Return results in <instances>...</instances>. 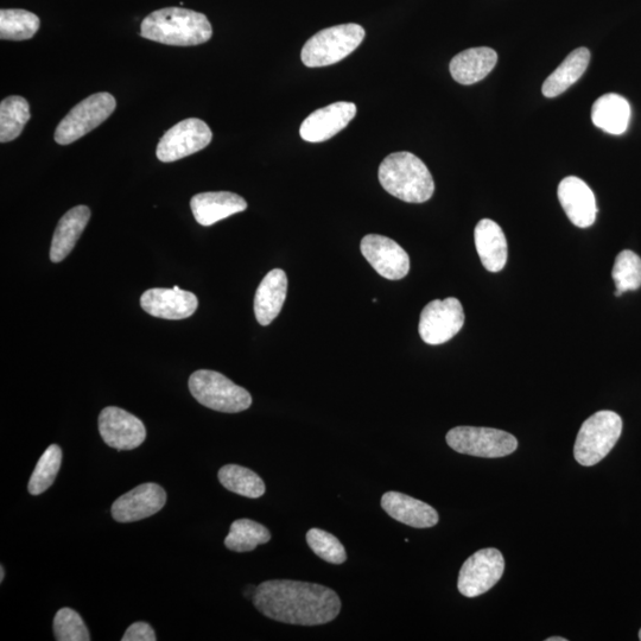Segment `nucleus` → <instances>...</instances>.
Instances as JSON below:
<instances>
[{
  "mask_svg": "<svg viewBox=\"0 0 641 641\" xmlns=\"http://www.w3.org/2000/svg\"><path fill=\"white\" fill-rule=\"evenodd\" d=\"M253 604L266 618L301 626L325 625L338 618L341 600L333 589L315 583L271 580L253 595Z\"/></svg>",
  "mask_w": 641,
  "mask_h": 641,
  "instance_id": "obj_1",
  "label": "nucleus"
},
{
  "mask_svg": "<svg viewBox=\"0 0 641 641\" xmlns=\"http://www.w3.org/2000/svg\"><path fill=\"white\" fill-rule=\"evenodd\" d=\"M208 18L193 10L167 8L152 12L141 25V36L167 46L192 47L211 40Z\"/></svg>",
  "mask_w": 641,
  "mask_h": 641,
  "instance_id": "obj_2",
  "label": "nucleus"
},
{
  "mask_svg": "<svg viewBox=\"0 0 641 641\" xmlns=\"http://www.w3.org/2000/svg\"><path fill=\"white\" fill-rule=\"evenodd\" d=\"M379 182L387 193L409 203H423L435 192V182L427 165L411 152H395L385 158L378 171Z\"/></svg>",
  "mask_w": 641,
  "mask_h": 641,
  "instance_id": "obj_3",
  "label": "nucleus"
},
{
  "mask_svg": "<svg viewBox=\"0 0 641 641\" xmlns=\"http://www.w3.org/2000/svg\"><path fill=\"white\" fill-rule=\"evenodd\" d=\"M623 433V420L613 411H599L582 424L574 455L581 466L592 467L611 453Z\"/></svg>",
  "mask_w": 641,
  "mask_h": 641,
  "instance_id": "obj_4",
  "label": "nucleus"
},
{
  "mask_svg": "<svg viewBox=\"0 0 641 641\" xmlns=\"http://www.w3.org/2000/svg\"><path fill=\"white\" fill-rule=\"evenodd\" d=\"M365 29L349 23L319 31L304 44L301 59L310 68L334 65L346 59L365 38Z\"/></svg>",
  "mask_w": 641,
  "mask_h": 641,
  "instance_id": "obj_5",
  "label": "nucleus"
},
{
  "mask_svg": "<svg viewBox=\"0 0 641 641\" xmlns=\"http://www.w3.org/2000/svg\"><path fill=\"white\" fill-rule=\"evenodd\" d=\"M189 390L203 406L226 414H238L252 405L250 392L219 372L200 370L189 378Z\"/></svg>",
  "mask_w": 641,
  "mask_h": 641,
  "instance_id": "obj_6",
  "label": "nucleus"
},
{
  "mask_svg": "<svg viewBox=\"0 0 641 641\" xmlns=\"http://www.w3.org/2000/svg\"><path fill=\"white\" fill-rule=\"evenodd\" d=\"M446 440L455 452L477 458H505L518 448L516 437L493 428L456 427L449 431Z\"/></svg>",
  "mask_w": 641,
  "mask_h": 641,
  "instance_id": "obj_7",
  "label": "nucleus"
},
{
  "mask_svg": "<svg viewBox=\"0 0 641 641\" xmlns=\"http://www.w3.org/2000/svg\"><path fill=\"white\" fill-rule=\"evenodd\" d=\"M116 106V99L107 92L95 93L82 100L57 126L54 136L55 142L60 145H68L78 141L103 124L116 110Z\"/></svg>",
  "mask_w": 641,
  "mask_h": 641,
  "instance_id": "obj_8",
  "label": "nucleus"
},
{
  "mask_svg": "<svg viewBox=\"0 0 641 641\" xmlns=\"http://www.w3.org/2000/svg\"><path fill=\"white\" fill-rule=\"evenodd\" d=\"M504 570L505 560L499 550H479L463 563L458 581L459 592L466 598H478L497 585Z\"/></svg>",
  "mask_w": 641,
  "mask_h": 641,
  "instance_id": "obj_9",
  "label": "nucleus"
},
{
  "mask_svg": "<svg viewBox=\"0 0 641 641\" xmlns=\"http://www.w3.org/2000/svg\"><path fill=\"white\" fill-rule=\"evenodd\" d=\"M212 138V130L203 120L184 119L165 132L157 145L156 155L164 163L179 161L208 147Z\"/></svg>",
  "mask_w": 641,
  "mask_h": 641,
  "instance_id": "obj_10",
  "label": "nucleus"
},
{
  "mask_svg": "<svg viewBox=\"0 0 641 641\" xmlns=\"http://www.w3.org/2000/svg\"><path fill=\"white\" fill-rule=\"evenodd\" d=\"M465 319V312L458 298L435 300L423 309L418 330L425 344L442 345L460 332Z\"/></svg>",
  "mask_w": 641,
  "mask_h": 641,
  "instance_id": "obj_11",
  "label": "nucleus"
},
{
  "mask_svg": "<svg viewBox=\"0 0 641 641\" xmlns=\"http://www.w3.org/2000/svg\"><path fill=\"white\" fill-rule=\"evenodd\" d=\"M360 250L377 274L390 281H399L409 274V255L395 240L368 234L361 240Z\"/></svg>",
  "mask_w": 641,
  "mask_h": 641,
  "instance_id": "obj_12",
  "label": "nucleus"
},
{
  "mask_svg": "<svg viewBox=\"0 0 641 641\" xmlns=\"http://www.w3.org/2000/svg\"><path fill=\"white\" fill-rule=\"evenodd\" d=\"M99 433L107 446L118 450L136 449L147 439L144 423L116 406L100 412Z\"/></svg>",
  "mask_w": 641,
  "mask_h": 641,
  "instance_id": "obj_13",
  "label": "nucleus"
},
{
  "mask_svg": "<svg viewBox=\"0 0 641 641\" xmlns=\"http://www.w3.org/2000/svg\"><path fill=\"white\" fill-rule=\"evenodd\" d=\"M167 504V493L160 485L143 484L114 501L111 513L119 523H133L154 516Z\"/></svg>",
  "mask_w": 641,
  "mask_h": 641,
  "instance_id": "obj_14",
  "label": "nucleus"
},
{
  "mask_svg": "<svg viewBox=\"0 0 641 641\" xmlns=\"http://www.w3.org/2000/svg\"><path fill=\"white\" fill-rule=\"evenodd\" d=\"M357 111V105L347 101L323 107L304 120L300 135L309 143L326 142L344 130L352 122Z\"/></svg>",
  "mask_w": 641,
  "mask_h": 641,
  "instance_id": "obj_15",
  "label": "nucleus"
},
{
  "mask_svg": "<svg viewBox=\"0 0 641 641\" xmlns=\"http://www.w3.org/2000/svg\"><path fill=\"white\" fill-rule=\"evenodd\" d=\"M144 312L164 320H184L194 315L199 301L190 291L180 287L173 289H150L141 297Z\"/></svg>",
  "mask_w": 641,
  "mask_h": 641,
  "instance_id": "obj_16",
  "label": "nucleus"
},
{
  "mask_svg": "<svg viewBox=\"0 0 641 641\" xmlns=\"http://www.w3.org/2000/svg\"><path fill=\"white\" fill-rule=\"evenodd\" d=\"M557 194L564 212L575 226L587 228L594 224L598 206L593 190L585 181L568 176L561 181Z\"/></svg>",
  "mask_w": 641,
  "mask_h": 641,
  "instance_id": "obj_17",
  "label": "nucleus"
},
{
  "mask_svg": "<svg viewBox=\"0 0 641 641\" xmlns=\"http://www.w3.org/2000/svg\"><path fill=\"white\" fill-rule=\"evenodd\" d=\"M382 507L397 522L416 529L433 528L440 519L434 507L399 492L385 493Z\"/></svg>",
  "mask_w": 641,
  "mask_h": 641,
  "instance_id": "obj_18",
  "label": "nucleus"
},
{
  "mask_svg": "<svg viewBox=\"0 0 641 641\" xmlns=\"http://www.w3.org/2000/svg\"><path fill=\"white\" fill-rule=\"evenodd\" d=\"M190 207L202 226H212L232 215L246 211L247 202L230 192L201 193L193 196Z\"/></svg>",
  "mask_w": 641,
  "mask_h": 641,
  "instance_id": "obj_19",
  "label": "nucleus"
},
{
  "mask_svg": "<svg viewBox=\"0 0 641 641\" xmlns=\"http://www.w3.org/2000/svg\"><path fill=\"white\" fill-rule=\"evenodd\" d=\"M288 293V277L281 269L269 272L259 284L255 296L256 319L262 326H269L281 313Z\"/></svg>",
  "mask_w": 641,
  "mask_h": 641,
  "instance_id": "obj_20",
  "label": "nucleus"
},
{
  "mask_svg": "<svg viewBox=\"0 0 641 641\" xmlns=\"http://www.w3.org/2000/svg\"><path fill=\"white\" fill-rule=\"evenodd\" d=\"M475 247L482 265L490 272H499L507 262V241L497 222L484 219L479 221L474 231Z\"/></svg>",
  "mask_w": 641,
  "mask_h": 641,
  "instance_id": "obj_21",
  "label": "nucleus"
},
{
  "mask_svg": "<svg viewBox=\"0 0 641 641\" xmlns=\"http://www.w3.org/2000/svg\"><path fill=\"white\" fill-rule=\"evenodd\" d=\"M497 62L498 55L491 48L467 49L450 62V74L461 85L477 84L493 71Z\"/></svg>",
  "mask_w": 641,
  "mask_h": 641,
  "instance_id": "obj_22",
  "label": "nucleus"
},
{
  "mask_svg": "<svg viewBox=\"0 0 641 641\" xmlns=\"http://www.w3.org/2000/svg\"><path fill=\"white\" fill-rule=\"evenodd\" d=\"M90 219L91 209L87 206H76L63 215L50 247V260L53 263L62 262L73 251Z\"/></svg>",
  "mask_w": 641,
  "mask_h": 641,
  "instance_id": "obj_23",
  "label": "nucleus"
},
{
  "mask_svg": "<svg viewBox=\"0 0 641 641\" xmlns=\"http://www.w3.org/2000/svg\"><path fill=\"white\" fill-rule=\"evenodd\" d=\"M592 120L596 128L620 136L627 131L631 120V106L619 94L608 93L595 101Z\"/></svg>",
  "mask_w": 641,
  "mask_h": 641,
  "instance_id": "obj_24",
  "label": "nucleus"
},
{
  "mask_svg": "<svg viewBox=\"0 0 641 641\" xmlns=\"http://www.w3.org/2000/svg\"><path fill=\"white\" fill-rule=\"evenodd\" d=\"M590 52L587 48L575 49L562 65L545 80L542 91L544 97L556 98L569 90L575 82L581 79L589 66Z\"/></svg>",
  "mask_w": 641,
  "mask_h": 641,
  "instance_id": "obj_25",
  "label": "nucleus"
},
{
  "mask_svg": "<svg viewBox=\"0 0 641 641\" xmlns=\"http://www.w3.org/2000/svg\"><path fill=\"white\" fill-rule=\"evenodd\" d=\"M220 484L226 490L243 495V497L257 499L263 497L265 484L259 475L249 468L238 465H226L218 474Z\"/></svg>",
  "mask_w": 641,
  "mask_h": 641,
  "instance_id": "obj_26",
  "label": "nucleus"
},
{
  "mask_svg": "<svg viewBox=\"0 0 641 641\" xmlns=\"http://www.w3.org/2000/svg\"><path fill=\"white\" fill-rule=\"evenodd\" d=\"M41 27L40 18L21 9L0 11V38L6 41H25L33 38Z\"/></svg>",
  "mask_w": 641,
  "mask_h": 641,
  "instance_id": "obj_27",
  "label": "nucleus"
},
{
  "mask_svg": "<svg viewBox=\"0 0 641 641\" xmlns=\"http://www.w3.org/2000/svg\"><path fill=\"white\" fill-rule=\"evenodd\" d=\"M29 119L30 106L27 100L18 95L4 99L0 104V142L15 141L21 136Z\"/></svg>",
  "mask_w": 641,
  "mask_h": 641,
  "instance_id": "obj_28",
  "label": "nucleus"
},
{
  "mask_svg": "<svg viewBox=\"0 0 641 641\" xmlns=\"http://www.w3.org/2000/svg\"><path fill=\"white\" fill-rule=\"evenodd\" d=\"M271 533L264 525L251 519H239L231 525L230 533L225 538L227 549L236 552H249L258 545L269 543Z\"/></svg>",
  "mask_w": 641,
  "mask_h": 641,
  "instance_id": "obj_29",
  "label": "nucleus"
},
{
  "mask_svg": "<svg viewBox=\"0 0 641 641\" xmlns=\"http://www.w3.org/2000/svg\"><path fill=\"white\" fill-rule=\"evenodd\" d=\"M612 277L617 287L615 296L638 290L641 287V258L630 250L620 252L615 259Z\"/></svg>",
  "mask_w": 641,
  "mask_h": 641,
  "instance_id": "obj_30",
  "label": "nucleus"
},
{
  "mask_svg": "<svg viewBox=\"0 0 641 641\" xmlns=\"http://www.w3.org/2000/svg\"><path fill=\"white\" fill-rule=\"evenodd\" d=\"M62 463V450L56 444L49 446L38 460L33 475H31L28 490L30 494L40 495L54 484Z\"/></svg>",
  "mask_w": 641,
  "mask_h": 641,
  "instance_id": "obj_31",
  "label": "nucleus"
},
{
  "mask_svg": "<svg viewBox=\"0 0 641 641\" xmlns=\"http://www.w3.org/2000/svg\"><path fill=\"white\" fill-rule=\"evenodd\" d=\"M307 543L317 556L323 561L332 564H342L347 560L344 545L332 533L321 529H312L307 532Z\"/></svg>",
  "mask_w": 641,
  "mask_h": 641,
  "instance_id": "obj_32",
  "label": "nucleus"
},
{
  "mask_svg": "<svg viewBox=\"0 0 641 641\" xmlns=\"http://www.w3.org/2000/svg\"><path fill=\"white\" fill-rule=\"evenodd\" d=\"M54 634L59 641H90L88 628L78 612L61 608L54 618Z\"/></svg>",
  "mask_w": 641,
  "mask_h": 641,
  "instance_id": "obj_33",
  "label": "nucleus"
},
{
  "mask_svg": "<svg viewBox=\"0 0 641 641\" xmlns=\"http://www.w3.org/2000/svg\"><path fill=\"white\" fill-rule=\"evenodd\" d=\"M156 639L155 631L147 623L132 624L122 638L123 641H155Z\"/></svg>",
  "mask_w": 641,
  "mask_h": 641,
  "instance_id": "obj_34",
  "label": "nucleus"
},
{
  "mask_svg": "<svg viewBox=\"0 0 641 641\" xmlns=\"http://www.w3.org/2000/svg\"><path fill=\"white\" fill-rule=\"evenodd\" d=\"M568 639L566 638H561V637H550L547 639V641H567Z\"/></svg>",
  "mask_w": 641,
  "mask_h": 641,
  "instance_id": "obj_35",
  "label": "nucleus"
},
{
  "mask_svg": "<svg viewBox=\"0 0 641 641\" xmlns=\"http://www.w3.org/2000/svg\"><path fill=\"white\" fill-rule=\"evenodd\" d=\"M4 576H5V570L4 567H0V582L4 581Z\"/></svg>",
  "mask_w": 641,
  "mask_h": 641,
  "instance_id": "obj_36",
  "label": "nucleus"
},
{
  "mask_svg": "<svg viewBox=\"0 0 641 641\" xmlns=\"http://www.w3.org/2000/svg\"><path fill=\"white\" fill-rule=\"evenodd\" d=\"M639 639L641 640V630L639 631Z\"/></svg>",
  "mask_w": 641,
  "mask_h": 641,
  "instance_id": "obj_37",
  "label": "nucleus"
}]
</instances>
